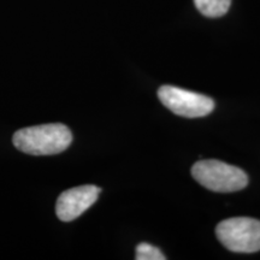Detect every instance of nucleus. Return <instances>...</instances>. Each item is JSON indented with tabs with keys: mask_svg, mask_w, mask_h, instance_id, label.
Segmentation results:
<instances>
[{
	"mask_svg": "<svg viewBox=\"0 0 260 260\" xmlns=\"http://www.w3.org/2000/svg\"><path fill=\"white\" fill-rule=\"evenodd\" d=\"M191 175L201 186L218 193L241 190L248 184V176L242 169L216 159L197 161L191 168Z\"/></svg>",
	"mask_w": 260,
	"mask_h": 260,
	"instance_id": "obj_2",
	"label": "nucleus"
},
{
	"mask_svg": "<svg viewBox=\"0 0 260 260\" xmlns=\"http://www.w3.org/2000/svg\"><path fill=\"white\" fill-rule=\"evenodd\" d=\"M158 98L162 105L175 115L186 118H200L213 111L212 98L174 86H162L158 90Z\"/></svg>",
	"mask_w": 260,
	"mask_h": 260,
	"instance_id": "obj_4",
	"label": "nucleus"
},
{
	"mask_svg": "<svg viewBox=\"0 0 260 260\" xmlns=\"http://www.w3.org/2000/svg\"><path fill=\"white\" fill-rule=\"evenodd\" d=\"M136 260H165V256L157 247L149 243H140L136 247Z\"/></svg>",
	"mask_w": 260,
	"mask_h": 260,
	"instance_id": "obj_7",
	"label": "nucleus"
},
{
	"mask_svg": "<svg viewBox=\"0 0 260 260\" xmlns=\"http://www.w3.org/2000/svg\"><path fill=\"white\" fill-rule=\"evenodd\" d=\"M73 134L67 125L51 123L19 129L12 136L15 147L31 155H53L71 145Z\"/></svg>",
	"mask_w": 260,
	"mask_h": 260,
	"instance_id": "obj_1",
	"label": "nucleus"
},
{
	"mask_svg": "<svg viewBox=\"0 0 260 260\" xmlns=\"http://www.w3.org/2000/svg\"><path fill=\"white\" fill-rule=\"evenodd\" d=\"M220 243L235 253L260 251V220L249 217H234L220 222L216 228Z\"/></svg>",
	"mask_w": 260,
	"mask_h": 260,
	"instance_id": "obj_3",
	"label": "nucleus"
},
{
	"mask_svg": "<svg viewBox=\"0 0 260 260\" xmlns=\"http://www.w3.org/2000/svg\"><path fill=\"white\" fill-rule=\"evenodd\" d=\"M100 189L96 186H81L63 191L56 205L57 217L63 222H71L80 217L98 200Z\"/></svg>",
	"mask_w": 260,
	"mask_h": 260,
	"instance_id": "obj_5",
	"label": "nucleus"
},
{
	"mask_svg": "<svg viewBox=\"0 0 260 260\" xmlns=\"http://www.w3.org/2000/svg\"><path fill=\"white\" fill-rule=\"evenodd\" d=\"M197 9L206 17H220L228 12L232 0H194Z\"/></svg>",
	"mask_w": 260,
	"mask_h": 260,
	"instance_id": "obj_6",
	"label": "nucleus"
}]
</instances>
